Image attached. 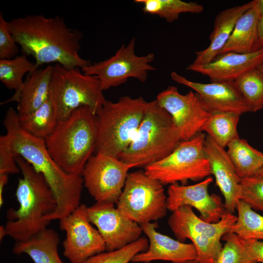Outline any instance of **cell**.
Returning a JSON list of instances; mask_svg holds the SVG:
<instances>
[{
    "label": "cell",
    "instance_id": "cell-23",
    "mask_svg": "<svg viewBox=\"0 0 263 263\" xmlns=\"http://www.w3.org/2000/svg\"><path fill=\"white\" fill-rule=\"evenodd\" d=\"M260 15L254 0L253 6L237 21L233 31L220 54L232 52L248 54L263 48L258 33Z\"/></svg>",
    "mask_w": 263,
    "mask_h": 263
},
{
    "label": "cell",
    "instance_id": "cell-25",
    "mask_svg": "<svg viewBox=\"0 0 263 263\" xmlns=\"http://www.w3.org/2000/svg\"><path fill=\"white\" fill-rule=\"evenodd\" d=\"M227 154L241 178L254 176L263 165V153L240 137L227 146Z\"/></svg>",
    "mask_w": 263,
    "mask_h": 263
},
{
    "label": "cell",
    "instance_id": "cell-1",
    "mask_svg": "<svg viewBox=\"0 0 263 263\" xmlns=\"http://www.w3.org/2000/svg\"><path fill=\"white\" fill-rule=\"evenodd\" d=\"M7 143L16 156L19 155L41 174L56 201L55 210L46 216L51 221L71 214L80 205L83 181L81 175L68 173L54 160L45 140L23 129L13 108L6 111L3 122Z\"/></svg>",
    "mask_w": 263,
    "mask_h": 263
},
{
    "label": "cell",
    "instance_id": "cell-28",
    "mask_svg": "<svg viewBox=\"0 0 263 263\" xmlns=\"http://www.w3.org/2000/svg\"><path fill=\"white\" fill-rule=\"evenodd\" d=\"M143 5L144 13L156 15L171 23L176 20L183 13L199 14L203 6L196 2L181 0H135Z\"/></svg>",
    "mask_w": 263,
    "mask_h": 263
},
{
    "label": "cell",
    "instance_id": "cell-34",
    "mask_svg": "<svg viewBox=\"0 0 263 263\" xmlns=\"http://www.w3.org/2000/svg\"><path fill=\"white\" fill-rule=\"evenodd\" d=\"M240 200L252 209L263 213V177L252 176L241 179Z\"/></svg>",
    "mask_w": 263,
    "mask_h": 263
},
{
    "label": "cell",
    "instance_id": "cell-5",
    "mask_svg": "<svg viewBox=\"0 0 263 263\" xmlns=\"http://www.w3.org/2000/svg\"><path fill=\"white\" fill-rule=\"evenodd\" d=\"M181 141L171 116L155 99L148 102L135 137L117 158L145 168L168 156Z\"/></svg>",
    "mask_w": 263,
    "mask_h": 263
},
{
    "label": "cell",
    "instance_id": "cell-2",
    "mask_svg": "<svg viewBox=\"0 0 263 263\" xmlns=\"http://www.w3.org/2000/svg\"><path fill=\"white\" fill-rule=\"evenodd\" d=\"M9 23L23 54L34 58L37 69L52 62L67 69H82L91 63L79 54L82 33L69 28L60 17L29 15L13 19Z\"/></svg>",
    "mask_w": 263,
    "mask_h": 263
},
{
    "label": "cell",
    "instance_id": "cell-32",
    "mask_svg": "<svg viewBox=\"0 0 263 263\" xmlns=\"http://www.w3.org/2000/svg\"><path fill=\"white\" fill-rule=\"evenodd\" d=\"M149 243L148 239L140 237L122 248L100 253L82 263H129L136 254L147 249Z\"/></svg>",
    "mask_w": 263,
    "mask_h": 263
},
{
    "label": "cell",
    "instance_id": "cell-29",
    "mask_svg": "<svg viewBox=\"0 0 263 263\" xmlns=\"http://www.w3.org/2000/svg\"><path fill=\"white\" fill-rule=\"evenodd\" d=\"M238 216L231 232L244 240L263 241V216L240 200L237 206Z\"/></svg>",
    "mask_w": 263,
    "mask_h": 263
},
{
    "label": "cell",
    "instance_id": "cell-18",
    "mask_svg": "<svg viewBox=\"0 0 263 263\" xmlns=\"http://www.w3.org/2000/svg\"><path fill=\"white\" fill-rule=\"evenodd\" d=\"M204 149L209 160L211 174L224 196L226 211L233 213L240 201L241 179L225 148L209 135L206 136Z\"/></svg>",
    "mask_w": 263,
    "mask_h": 263
},
{
    "label": "cell",
    "instance_id": "cell-16",
    "mask_svg": "<svg viewBox=\"0 0 263 263\" xmlns=\"http://www.w3.org/2000/svg\"><path fill=\"white\" fill-rule=\"evenodd\" d=\"M212 182L213 178L208 177L192 185H170L167 197L168 209L172 212L187 206L197 210L204 221L210 223L219 222L227 211L219 195L209 194L208 187Z\"/></svg>",
    "mask_w": 263,
    "mask_h": 263
},
{
    "label": "cell",
    "instance_id": "cell-39",
    "mask_svg": "<svg viewBox=\"0 0 263 263\" xmlns=\"http://www.w3.org/2000/svg\"><path fill=\"white\" fill-rule=\"evenodd\" d=\"M258 33L260 42L263 47V16L260 17L258 21Z\"/></svg>",
    "mask_w": 263,
    "mask_h": 263
},
{
    "label": "cell",
    "instance_id": "cell-24",
    "mask_svg": "<svg viewBox=\"0 0 263 263\" xmlns=\"http://www.w3.org/2000/svg\"><path fill=\"white\" fill-rule=\"evenodd\" d=\"M59 243L57 233L47 227L26 240L16 242L13 252L27 254L34 263H63L58 253Z\"/></svg>",
    "mask_w": 263,
    "mask_h": 263
},
{
    "label": "cell",
    "instance_id": "cell-27",
    "mask_svg": "<svg viewBox=\"0 0 263 263\" xmlns=\"http://www.w3.org/2000/svg\"><path fill=\"white\" fill-rule=\"evenodd\" d=\"M241 115L234 113H214L203 126L202 131L221 147L225 148L239 138L237 125Z\"/></svg>",
    "mask_w": 263,
    "mask_h": 263
},
{
    "label": "cell",
    "instance_id": "cell-11",
    "mask_svg": "<svg viewBox=\"0 0 263 263\" xmlns=\"http://www.w3.org/2000/svg\"><path fill=\"white\" fill-rule=\"evenodd\" d=\"M135 38H133L125 45L123 44L110 58L98 62L90 63L81 69L88 75L96 76L100 81L101 89L106 90L125 83L129 78L145 82L149 72L156 69L150 65L155 58L149 53L144 56L135 54Z\"/></svg>",
    "mask_w": 263,
    "mask_h": 263
},
{
    "label": "cell",
    "instance_id": "cell-15",
    "mask_svg": "<svg viewBox=\"0 0 263 263\" xmlns=\"http://www.w3.org/2000/svg\"><path fill=\"white\" fill-rule=\"evenodd\" d=\"M87 213L108 251L122 248L140 238L142 230L140 225L126 217L114 204L96 202L87 207Z\"/></svg>",
    "mask_w": 263,
    "mask_h": 263
},
{
    "label": "cell",
    "instance_id": "cell-37",
    "mask_svg": "<svg viewBox=\"0 0 263 263\" xmlns=\"http://www.w3.org/2000/svg\"><path fill=\"white\" fill-rule=\"evenodd\" d=\"M244 241L250 258L256 263H263V241L253 239Z\"/></svg>",
    "mask_w": 263,
    "mask_h": 263
},
{
    "label": "cell",
    "instance_id": "cell-6",
    "mask_svg": "<svg viewBox=\"0 0 263 263\" xmlns=\"http://www.w3.org/2000/svg\"><path fill=\"white\" fill-rule=\"evenodd\" d=\"M148 103L142 97L129 96L115 102L106 100L96 114V153L117 158L135 137Z\"/></svg>",
    "mask_w": 263,
    "mask_h": 263
},
{
    "label": "cell",
    "instance_id": "cell-12",
    "mask_svg": "<svg viewBox=\"0 0 263 263\" xmlns=\"http://www.w3.org/2000/svg\"><path fill=\"white\" fill-rule=\"evenodd\" d=\"M137 167L117 157L96 153L86 164L81 176L83 185L96 202L116 204L123 189L128 171Z\"/></svg>",
    "mask_w": 263,
    "mask_h": 263
},
{
    "label": "cell",
    "instance_id": "cell-8",
    "mask_svg": "<svg viewBox=\"0 0 263 263\" xmlns=\"http://www.w3.org/2000/svg\"><path fill=\"white\" fill-rule=\"evenodd\" d=\"M237 217L227 212L220 221L210 223L198 217L191 207L183 206L169 216L168 224L177 240L188 239L195 247L196 260L200 263H215L222 249L221 240L231 232Z\"/></svg>",
    "mask_w": 263,
    "mask_h": 263
},
{
    "label": "cell",
    "instance_id": "cell-30",
    "mask_svg": "<svg viewBox=\"0 0 263 263\" xmlns=\"http://www.w3.org/2000/svg\"><path fill=\"white\" fill-rule=\"evenodd\" d=\"M37 69L35 62L22 54L13 58L0 60V80L10 90L18 92L22 87L25 74Z\"/></svg>",
    "mask_w": 263,
    "mask_h": 263
},
{
    "label": "cell",
    "instance_id": "cell-20",
    "mask_svg": "<svg viewBox=\"0 0 263 263\" xmlns=\"http://www.w3.org/2000/svg\"><path fill=\"white\" fill-rule=\"evenodd\" d=\"M263 64V48L248 54L232 52L222 53L207 64L191 63L186 70L207 76L211 82L234 81L243 74Z\"/></svg>",
    "mask_w": 263,
    "mask_h": 263
},
{
    "label": "cell",
    "instance_id": "cell-26",
    "mask_svg": "<svg viewBox=\"0 0 263 263\" xmlns=\"http://www.w3.org/2000/svg\"><path fill=\"white\" fill-rule=\"evenodd\" d=\"M18 118L23 129L44 139L53 132L58 122L49 97L37 109L26 114H18Z\"/></svg>",
    "mask_w": 263,
    "mask_h": 263
},
{
    "label": "cell",
    "instance_id": "cell-40",
    "mask_svg": "<svg viewBox=\"0 0 263 263\" xmlns=\"http://www.w3.org/2000/svg\"><path fill=\"white\" fill-rule=\"evenodd\" d=\"M254 1L261 17L263 16V0H254Z\"/></svg>",
    "mask_w": 263,
    "mask_h": 263
},
{
    "label": "cell",
    "instance_id": "cell-14",
    "mask_svg": "<svg viewBox=\"0 0 263 263\" xmlns=\"http://www.w3.org/2000/svg\"><path fill=\"white\" fill-rule=\"evenodd\" d=\"M158 104L171 116L178 129L181 141L188 140L202 132L211 113L196 93L181 94L175 86H169L158 94Z\"/></svg>",
    "mask_w": 263,
    "mask_h": 263
},
{
    "label": "cell",
    "instance_id": "cell-42",
    "mask_svg": "<svg viewBox=\"0 0 263 263\" xmlns=\"http://www.w3.org/2000/svg\"><path fill=\"white\" fill-rule=\"evenodd\" d=\"M257 68L263 74V64L260 65Z\"/></svg>",
    "mask_w": 263,
    "mask_h": 263
},
{
    "label": "cell",
    "instance_id": "cell-22",
    "mask_svg": "<svg viewBox=\"0 0 263 263\" xmlns=\"http://www.w3.org/2000/svg\"><path fill=\"white\" fill-rule=\"evenodd\" d=\"M53 72V66L49 65L29 73L20 89L2 104L17 102V113L19 115L37 109L49 97Z\"/></svg>",
    "mask_w": 263,
    "mask_h": 263
},
{
    "label": "cell",
    "instance_id": "cell-33",
    "mask_svg": "<svg viewBox=\"0 0 263 263\" xmlns=\"http://www.w3.org/2000/svg\"><path fill=\"white\" fill-rule=\"evenodd\" d=\"M222 240L225 243L215 263H256L249 256L244 241L237 235L229 232Z\"/></svg>",
    "mask_w": 263,
    "mask_h": 263
},
{
    "label": "cell",
    "instance_id": "cell-3",
    "mask_svg": "<svg viewBox=\"0 0 263 263\" xmlns=\"http://www.w3.org/2000/svg\"><path fill=\"white\" fill-rule=\"evenodd\" d=\"M16 162L22 173L16 196L19 207L10 208L8 220L0 227V240L9 236L16 242L26 240L47 228L50 221L45 219L56 207L55 196L43 175L19 155Z\"/></svg>",
    "mask_w": 263,
    "mask_h": 263
},
{
    "label": "cell",
    "instance_id": "cell-41",
    "mask_svg": "<svg viewBox=\"0 0 263 263\" xmlns=\"http://www.w3.org/2000/svg\"><path fill=\"white\" fill-rule=\"evenodd\" d=\"M254 176H262L263 177V165L262 167L255 173Z\"/></svg>",
    "mask_w": 263,
    "mask_h": 263
},
{
    "label": "cell",
    "instance_id": "cell-31",
    "mask_svg": "<svg viewBox=\"0 0 263 263\" xmlns=\"http://www.w3.org/2000/svg\"><path fill=\"white\" fill-rule=\"evenodd\" d=\"M234 82L251 112L263 109V74L258 68L245 73Z\"/></svg>",
    "mask_w": 263,
    "mask_h": 263
},
{
    "label": "cell",
    "instance_id": "cell-13",
    "mask_svg": "<svg viewBox=\"0 0 263 263\" xmlns=\"http://www.w3.org/2000/svg\"><path fill=\"white\" fill-rule=\"evenodd\" d=\"M87 207L80 204L71 214L59 220L60 228L66 234L63 254L70 263H82L106 250L99 232L91 224Z\"/></svg>",
    "mask_w": 263,
    "mask_h": 263
},
{
    "label": "cell",
    "instance_id": "cell-21",
    "mask_svg": "<svg viewBox=\"0 0 263 263\" xmlns=\"http://www.w3.org/2000/svg\"><path fill=\"white\" fill-rule=\"evenodd\" d=\"M254 5V0L225 9L216 16L210 44L205 49L196 52L192 64L204 65L213 60L221 53L229 39L239 18Z\"/></svg>",
    "mask_w": 263,
    "mask_h": 263
},
{
    "label": "cell",
    "instance_id": "cell-35",
    "mask_svg": "<svg viewBox=\"0 0 263 263\" xmlns=\"http://www.w3.org/2000/svg\"><path fill=\"white\" fill-rule=\"evenodd\" d=\"M18 44L15 40L9 26V21L0 13V58L8 59L17 56L19 52Z\"/></svg>",
    "mask_w": 263,
    "mask_h": 263
},
{
    "label": "cell",
    "instance_id": "cell-10",
    "mask_svg": "<svg viewBox=\"0 0 263 263\" xmlns=\"http://www.w3.org/2000/svg\"><path fill=\"white\" fill-rule=\"evenodd\" d=\"M116 207L139 225L163 218L168 210L163 185L144 170L128 174Z\"/></svg>",
    "mask_w": 263,
    "mask_h": 263
},
{
    "label": "cell",
    "instance_id": "cell-43",
    "mask_svg": "<svg viewBox=\"0 0 263 263\" xmlns=\"http://www.w3.org/2000/svg\"><path fill=\"white\" fill-rule=\"evenodd\" d=\"M187 263H200L199 262L196 261V260H191L188 262Z\"/></svg>",
    "mask_w": 263,
    "mask_h": 263
},
{
    "label": "cell",
    "instance_id": "cell-19",
    "mask_svg": "<svg viewBox=\"0 0 263 263\" xmlns=\"http://www.w3.org/2000/svg\"><path fill=\"white\" fill-rule=\"evenodd\" d=\"M139 225L148 237L149 246L146 251L136 254L132 262L148 263L162 260L172 263H187L196 259L197 252L192 244H186L161 234L156 230V223L150 222Z\"/></svg>",
    "mask_w": 263,
    "mask_h": 263
},
{
    "label": "cell",
    "instance_id": "cell-9",
    "mask_svg": "<svg viewBox=\"0 0 263 263\" xmlns=\"http://www.w3.org/2000/svg\"><path fill=\"white\" fill-rule=\"evenodd\" d=\"M206 136L200 132L188 140L181 141L165 158L144 168L145 173L163 185L188 180H203L211 175L204 149Z\"/></svg>",
    "mask_w": 263,
    "mask_h": 263
},
{
    "label": "cell",
    "instance_id": "cell-38",
    "mask_svg": "<svg viewBox=\"0 0 263 263\" xmlns=\"http://www.w3.org/2000/svg\"><path fill=\"white\" fill-rule=\"evenodd\" d=\"M8 180V174H0V206L1 207L3 204V191L4 186Z\"/></svg>",
    "mask_w": 263,
    "mask_h": 263
},
{
    "label": "cell",
    "instance_id": "cell-4",
    "mask_svg": "<svg viewBox=\"0 0 263 263\" xmlns=\"http://www.w3.org/2000/svg\"><path fill=\"white\" fill-rule=\"evenodd\" d=\"M97 140L96 115L88 107L76 110L66 119L58 121L44 139L51 156L68 173L81 175L95 151Z\"/></svg>",
    "mask_w": 263,
    "mask_h": 263
},
{
    "label": "cell",
    "instance_id": "cell-17",
    "mask_svg": "<svg viewBox=\"0 0 263 263\" xmlns=\"http://www.w3.org/2000/svg\"><path fill=\"white\" fill-rule=\"evenodd\" d=\"M170 76L176 83L193 90L210 113H234L241 115L251 112L234 81L202 83L189 80L175 72Z\"/></svg>",
    "mask_w": 263,
    "mask_h": 263
},
{
    "label": "cell",
    "instance_id": "cell-7",
    "mask_svg": "<svg viewBox=\"0 0 263 263\" xmlns=\"http://www.w3.org/2000/svg\"><path fill=\"white\" fill-rule=\"evenodd\" d=\"M80 69H67L57 63L53 66L49 97L58 121L84 106L96 115L106 101L99 80Z\"/></svg>",
    "mask_w": 263,
    "mask_h": 263
},
{
    "label": "cell",
    "instance_id": "cell-36",
    "mask_svg": "<svg viewBox=\"0 0 263 263\" xmlns=\"http://www.w3.org/2000/svg\"><path fill=\"white\" fill-rule=\"evenodd\" d=\"M16 156L11 150L4 135L0 137V174H16L20 171Z\"/></svg>",
    "mask_w": 263,
    "mask_h": 263
}]
</instances>
